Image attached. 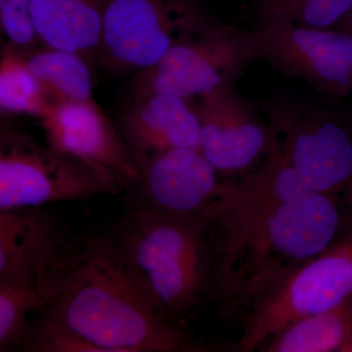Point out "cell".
<instances>
[{
	"label": "cell",
	"mask_w": 352,
	"mask_h": 352,
	"mask_svg": "<svg viewBox=\"0 0 352 352\" xmlns=\"http://www.w3.org/2000/svg\"><path fill=\"white\" fill-rule=\"evenodd\" d=\"M119 175L101 164L39 144L31 134H0V210L126 193Z\"/></svg>",
	"instance_id": "cell-4"
},
{
	"label": "cell",
	"mask_w": 352,
	"mask_h": 352,
	"mask_svg": "<svg viewBox=\"0 0 352 352\" xmlns=\"http://www.w3.org/2000/svg\"><path fill=\"white\" fill-rule=\"evenodd\" d=\"M258 60L322 94H352V34L339 29L266 23L252 30Z\"/></svg>",
	"instance_id": "cell-9"
},
{
	"label": "cell",
	"mask_w": 352,
	"mask_h": 352,
	"mask_svg": "<svg viewBox=\"0 0 352 352\" xmlns=\"http://www.w3.org/2000/svg\"><path fill=\"white\" fill-rule=\"evenodd\" d=\"M38 289L34 316L69 329L102 352L204 351L152 305L109 229L69 234Z\"/></svg>",
	"instance_id": "cell-1"
},
{
	"label": "cell",
	"mask_w": 352,
	"mask_h": 352,
	"mask_svg": "<svg viewBox=\"0 0 352 352\" xmlns=\"http://www.w3.org/2000/svg\"><path fill=\"white\" fill-rule=\"evenodd\" d=\"M352 298V228L326 251L292 271L245 311L236 349L258 351L292 324Z\"/></svg>",
	"instance_id": "cell-7"
},
{
	"label": "cell",
	"mask_w": 352,
	"mask_h": 352,
	"mask_svg": "<svg viewBox=\"0 0 352 352\" xmlns=\"http://www.w3.org/2000/svg\"><path fill=\"white\" fill-rule=\"evenodd\" d=\"M17 52L51 103L94 99V65L82 55L46 46Z\"/></svg>",
	"instance_id": "cell-16"
},
{
	"label": "cell",
	"mask_w": 352,
	"mask_h": 352,
	"mask_svg": "<svg viewBox=\"0 0 352 352\" xmlns=\"http://www.w3.org/2000/svg\"><path fill=\"white\" fill-rule=\"evenodd\" d=\"M349 205L342 197L311 192L238 223L212 226L219 251L212 294L222 307L247 311L292 271L326 251L351 229Z\"/></svg>",
	"instance_id": "cell-2"
},
{
	"label": "cell",
	"mask_w": 352,
	"mask_h": 352,
	"mask_svg": "<svg viewBox=\"0 0 352 352\" xmlns=\"http://www.w3.org/2000/svg\"><path fill=\"white\" fill-rule=\"evenodd\" d=\"M342 352H352V339L349 340V344L342 349Z\"/></svg>",
	"instance_id": "cell-23"
},
{
	"label": "cell",
	"mask_w": 352,
	"mask_h": 352,
	"mask_svg": "<svg viewBox=\"0 0 352 352\" xmlns=\"http://www.w3.org/2000/svg\"><path fill=\"white\" fill-rule=\"evenodd\" d=\"M0 29L4 44L19 52L43 46L32 18L31 0H0Z\"/></svg>",
	"instance_id": "cell-21"
},
{
	"label": "cell",
	"mask_w": 352,
	"mask_h": 352,
	"mask_svg": "<svg viewBox=\"0 0 352 352\" xmlns=\"http://www.w3.org/2000/svg\"><path fill=\"white\" fill-rule=\"evenodd\" d=\"M351 10L352 0H256L258 25L289 23L337 29Z\"/></svg>",
	"instance_id": "cell-19"
},
{
	"label": "cell",
	"mask_w": 352,
	"mask_h": 352,
	"mask_svg": "<svg viewBox=\"0 0 352 352\" xmlns=\"http://www.w3.org/2000/svg\"><path fill=\"white\" fill-rule=\"evenodd\" d=\"M136 176L126 190L129 208L194 219L207 217L223 178L195 148L135 157Z\"/></svg>",
	"instance_id": "cell-10"
},
{
	"label": "cell",
	"mask_w": 352,
	"mask_h": 352,
	"mask_svg": "<svg viewBox=\"0 0 352 352\" xmlns=\"http://www.w3.org/2000/svg\"><path fill=\"white\" fill-rule=\"evenodd\" d=\"M273 146L310 192L352 204V126L326 109L289 98L265 104Z\"/></svg>",
	"instance_id": "cell-6"
},
{
	"label": "cell",
	"mask_w": 352,
	"mask_h": 352,
	"mask_svg": "<svg viewBox=\"0 0 352 352\" xmlns=\"http://www.w3.org/2000/svg\"><path fill=\"white\" fill-rule=\"evenodd\" d=\"M105 0H31L43 46L71 51L97 64Z\"/></svg>",
	"instance_id": "cell-15"
},
{
	"label": "cell",
	"mask_w": 352,
	"mask_h": 352,
	"mask_svg": "<svg viewBox=\"0 0 352 352\" xmlns=\"http://www.w3.org/2000/svg\"><path fill=\"white\" fill-rule=\"evenodd\" d=\"M200 151L224 179L258 168L272 149L273 134L236 85L196 99Z\"/></svg>",
	"instance_id": "cell-11"
},
{
	"label": "cell",
	"mask_w": 352,
	"mask_h": 352,
	"mask_svg": "<svg viewBox=\"0 0 352 352\" xmlns=\"http://www.w3.org/2000/svg\"><path fill=\"white\" fill-rule=\"evenodd\" d=\"M51 104L19 53L6 44L2 45L0 60L2 115L32 116L41 120Z\"/></svg>",
	"instance_id": "cell-18"
},
{
	"label": "cell",
	"mask_w": 352,
	"mask_h": 352,
	"mask_svg": "<svg viewBox=\"0 0 352 352\" xmlns=\"http://www.w3.org/2000/svg\"><path fill=\"white\" fill-rule=\"evenodd\" d=\"M39 307L36 285L0 281V352L19 349L31 322L28 317Z\"/></svg>",
	"instance_id": "cell-20"
},
{
	"label": "cell",
	"mask_w": 352,
	"mask_h": 352,
	"mask_svg": "<svg viewBox=\"0 0 352 352\" xmlns=\"http://www.w3.org/2000/svg\"><path fill=\"white\" fill-rule=\"evenodd\" d=\"M41 122L48 145L105 166L119 175L129 189L136 176L135 159L117 124L94 99L52 103Z\"/></svg>",
	"instance_id": "cell-12"
},
{
	"label": "cell",
	"mask_w": 352,
	"mask_h": 352,
	"mask_svg": "<svg viewBox=\"0 0 352 352\" xmlns=\"http://www.w3.org/2000/svg\"><path fill=\"white\" fill-rule=\"evenodd\" d=\"M117 126L134 157L175 148L200 150V120L194 99L133 92Z\"/></svg>",
	"instance_id": "cell-13"
},
{
	"label": "cell",
	"mask_w": 352,
	"mask_h": 352,
	"mask_svg": "<svg viewBox=\"0 0 352 352\" xmlns=\"http://www.w3.org/2000/svg\"><path fill=\"white\" fill-rule=\"evenodd\" d=\"M109 230L134 279L168 321L180 325L212 293L219 251L207 217L127 208Z\"/></svg>",
	"instance_id": "cell-3"
},
{
	"label": "cell",
	"mask_w": 352,
	"mask_h": 352,
	"mask_svg": "<svg viewBox=\"0 0 352 352\" xmlns=\"http://www.w3.org/2000/svg\"><path fill=\"white\" fill-rule=\"evenodd\" d=\"M69 234L44 208L0 210V281L38 286Z\"/></svg>",
	"instance_id": "cell-14"
},
{
	"label": "cell",
	"mask_w": 352,
	"mask_h": 352,
	"mask_svg": "<svg viewBox=\"0 0 352 352\" xmlns=\"http://www.w3.org/2000/svg\"><path fill=\"white\" fill-rule=\"evenodd\" d=\"M337 29L342 30V31L349 32V34H352V10L351 13L347 15L346 19L340 23V25Z\"/></svg>",
	"instance_id": "cell-22"
},
{
	"label": "cell",
	"mask_w": 352,
	"mask_h": 352,
	"mask_svg": "<svg viewBox=\"0 0 352 352\" xmlns=\"http://www.w3.org/2000/svg\"><path fill=\"white\" fill-rule=\"evenodd\" d=\"M352 339V298L292 324L261 346L264 352H342Z\"/></svg>",
	"instance_id": "cell-17"
},
{
	"label": "cell",
	"mask_w": 352,
	"mask_h": 352,
	"mask_svg": "<svg viewBox=\"0 0 352 352\" xmlns=\"http://www.w3.org/2000/svg\"><path fill=\"white\" fill-rule=\"evenodd\" d=\"M252 32L214 23L180 41L157 64L133 76L132 91L196 99L233 87L254 61Z\"/></svg>",
	"instance_id": "cell-8"
},
{
	"label": "cell",
	"mask_w": 352,
	"mask_h": 352,
	"mask_svg": "<svg viewBox=\"0 0 352 352\" xmlns=\"http://www.w3.org/2000/svg\"><path fill=\"white\" fill-rule=\"evenodd\" d=\"M214 23L197 0H105L97 64L112 78L136 75Z\"/></svg>",
	"instance_id": "cell-5"
}]
</instances>
